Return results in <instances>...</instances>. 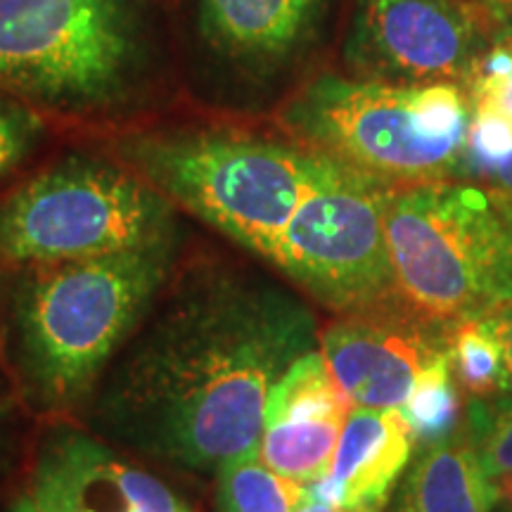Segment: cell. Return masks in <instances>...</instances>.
Returning a JSON list of instances; mask_svg holds the SVG:
<instances>
[{"label":"cell","instance_id":"obj_1","mask_svg":"<svg viewBox=\"0 0 512 512\" xmlns=\"http://www.w3.org/2000/svg\"><path fill=\"white\" fill-rule=\"evenodd\" d=\"M318 335L311 311L280 287L192 275L102 373L91 430L159 465L219 472L259 446L273 384Z\"/></svg>","mask_w":512,"mask_h":512},{"label":"cell","instance_id":"obj_2","mask_svg":"<svg viewBox=\"0 0 512 512\" xmlns=\"http://www.w3.org/2000/svg\"><path fill=\"white\" fill-rule=\"evenodd\" d=\"M171 264L174 238L31 266L15 299V363L29 399L46 411H69L91 399L155 306Z\"/></svg>","mask_w":512,"mask_h":512},{"label":"cell","instance_id":"obj_3","mask_svg":"<svg viewBox=\"0 0 512 512\" xmlns=\"http://www.w3.org/2000/svg\"><path fill=\"white\" fill-rule=\"evenodd\" d=\"M384 235L396 302L451 335L512 304V204L472 181L389 188Z\"/></svg>","mask_w":512,"mask_h":512},{"label":"cell","instance_id":"obj_4","mask_svg":"<svg viewBox=\"0 0 512 512\" xmlns=\"http://www.w3.org/2000/svg\"><path fill=\"white\" fill-rule=\"evenodd\" d=\"M470 100L460 83L323 74L280 112L294 143L384 188L463 181Z\"/></svg>","mask_w":512,"mask_h":512},{"label":"cell","instance_id":"obj_5","mask_svg":"<svg viewBox=\"0 0 512 512\" xmlns=\"http://www.w3.org/2000/svg\"><path fill=\"white\" fill-rule=\"evenodd\" d=\"M121 155L171 204L271 264L325 164L323 155L294 140L226 128L140 136Z\"/></svg>","mask_w":512,"mask_h":512},{"label":"cell","instance_id":"obj_6","mask_svg":"<svg viewBox=\"0 0 512 512\" xmlns=\"http://www.w3.org/2000/svg\"><path fill=\"white\" fill-rule=\"evenodd\" d=\"M138 171L67 157L0 200V259L19 266L91 259L174 238V211Z\"/></svg>","mask_w":512,"mask_h":512},{"label":"cell","instance_id":"obj_7","mask_svg":"<svg viewBox=\"0 0 512 512\" xmlns=\"http://www.w3.org/2000/svg\"><path fill=\"white\" fill-rule=\"evenodd\" d=\"M126 0H0V91L86 110L126 88L136 64Z\"/></svg>","mask_w":512,"mask_h":512},{"label":"cell","instance_id":"obj_8","mask_svg":"<svg viewBox=\"0 0 512 512\" xmlns=\"http://www.w3.org/2000/svg\"><path fill=\"white\" fill-rule=\"evenodd\" d=\"M387 190L325 157L283 230L273 264L337 316L399 304L384 235Z\"/></svg>","mask_w":512,"mask_h":512},{"label":"cell","instance_id":"obj_9","mask_svg":"<svg viewBox=\"0 0 512 512\" xmlns=\"http://www.w3.org/2000/svg\"><path fill=\"white\" fill-rule=\"evenodd\" d=\"M496 31L470 0H356L344 62L356 79L463 86Z\"/></svg>","mask_w":512,"mask_h":512},{"label":"cell","instance_id":"obj_10","mask_svg":"<svg viewBox=\"0 0 512 512\" xmlns=\"http://www.w3.org/2000/svg\"><path fill=\"white\" fill-rule=\"evenodd\" d=\"M320 354L354 408L401 411L425 370L448 351V337L399 304L337 316L318 335Z\"/></svg>","mask_w":512,"mask_h":512},{"label":"cell","instance_id":"obj_11","mask_svg":"<svg viewBox=\"0 0 512 512\" xmlns=\"http://www.w3.org/2000/svg\"><path fill=\"white\" fill-rule=\"evenodd\" d=\"M29 491L62 512H188L162 479L67 425L43 437Z\"/></svg>","mask_w":512,"mask_h":512},{"label":"cell","instance_id":"obj_12","mask_svg":"<svg viewBox=\"0 0 512 512\" xmlns=\"http://www.w3.org/2000/svg\"><path fill=\"white\" fill-rule=\"evenodd\" d=\"M351 411L320 349L306 351L268 394L259 456L278 475L318 484L328 477Z\"/></svg>","mask_w":512,"mask_h":512},{"label":"cell","instance_id":"obj_13","mask_svg":"<svg viewBox=\"0 0 512 512\" xmlns=\"http://www.w3.org/2000/svg\"><path fill=\"white\" fill-rule=\"evenodd\" d=\"M413 444L401 411L354 408L344 422L328 477L309 489L344 510H382L411 463Z\"/></svg>","mask_w":512,"mask_h":512},{"label":"cell","instance_id":"obj_14","mask_svg":"<svg viewBox=\"0 0 512 512\" xmlns=\"http://www.w3.org/2000/svg\"><path fill=\"white\" fill-rule=\"evenodd\" d=\"M325 5L328 0H200V31L230 60L266 67L309 41Z\"/></svg>","mask_w":512,"mask_h":512},{"label":"cell","instance_id":"obj_15","mask_svg":"<svg viewBox=\"0 0 512 512\" xmlns=\"http://www.w3.org/2000/svg\"><path fill=\"white\" fill-rule=\"evenodd\" d=\"M465 437V434H463ZM451 437L422 446L396 491L392 512H491L498 491L475 444Z\"/></svg>","mask_w":512,"mask_h":512},{"label":"cell","instance_id":"obj_16","mask_svg":"<svg viewBox=\"0 0 512 512\" xmlns=\"http://www.w3.org/2000/svg\"><path fill=\"white\" fill-rule=\"evenodd\" d=\"M219 512H297L309 501V486L278 475L259 456V446L221 465Z\"/></svg>","mask_w":512,"mask_h":512},{"label":"cell","instance_id":"obj_17","mask_svg":"<svg viewBox=\"0 0 512 512\" xmlns=\"http://www.w3.org/2000/svg\"><path fill=\"white\" fill-rule=\"evenodd\" d=\"M401 415L411 427L415 441H420L422 446L456 437L463 418V401H460V387L453 380L448 351L425 370V375L415 384L411 399L401 408Z\"/></svg>","mask_w":512,"mask_h":512},{"label":"cell","instance_id":"obj_18","mask_svg":"<svg viewBox=\"0 0 512 512\" xmlns=\"http://www.w3.org/2000/svg\"><path fill=\"white\" fill-rule=\"evenodd\" d=\"M448 363L453 380L475 401L503 394V358L479 320L458 325L448 335Z\"/></svg>","mask_w":512,"mask_h":512},{"label":"cell","instance_id":"obj_19","mask_svg":"<svg viewBox=\"0 0 512 512\" xmlns=\"http://www.w3.org/2000/svg\"><path fill=\"white\" fill-rule=\"evenodd\" d=\"M463 88L472 112L496 114L512 124V46L498 36V31Z\"/></svg>","mask_w":512,"mask_h":512},{"label":"cell","instance_id":"obj_20","mask_svg":"<svg viewBox=\"0 0 512 512\" xmlns=\"http://www.w3.org/2000/svg\"><path fill=\"white\" fill-rule=\"evenodd\" d=\"M43 136V121L27 102L0 91V178L27 159Z\"/></svg>","mask_w":512,"mask_h":512},{"label":"cell","instance_id":"obj_21","mask_svg":"<svg viewBox=\"0 0 512 512\" xmlns=\"http://www.w3.org/2000/svg\"><path fill=\"white\" fill-rule=\"evenodd\" d=\"M475 451L491 479L512 475V396L501 394L477 418Z\"/></svg>","mask_w":512,"mask_h":512},{"label":"cell","instance_id":"obj_22","mask_svg":"<svg viewBox=\"0 0 512 512\" xmlns=\"http://www.w3.org/2000/svg\"><path fill=\"white\" fill-rule=\"evenodd\" d=\"M482 328L494 339L503 358V394L512 396V304H505L501 309L489 313L482 320Z\"/></svg>","mask_w":512,"mask_h":512},{"label":"cell","instance_id":"obj_23","mask_svg":"<svg viewBox=\"0 0 512 512\" xmlns=\"http://www.w3.org/2000/svg\"><path fill=\"white\" fill-rule=\"evenodd\" d=\"M482 185H489V188L501 192L505 200L512 204V152L503 159V164L498 166L494 174L486 178Z\"/></svg>","mask_w":512,"mask_h":512},{"label":"cell","instance_id":"obj_24","mask_svg":"<svg viewBox=\"0 0 512 512\" xmlns=\"http://www.w3.org/2000/svg\"><path fill=\"white\" fill-rule=\"evenodd\" d=\"M479 10H484L498 27L512 22V0H470Z\"/></svg>","mask_w":512,"mask_h":512},{"label":"cell","instance_id":"obj_25","mask_svg":"<svg viewBox=\"0 0 512 512\" xmlns=\"http://www.w3.org/2000/svg\"><path fill=\"white\" fill-rule=\"evenodd\" d=\"M8 512H62V510H57V508H53V505L43 503L41 498H36V496L31 494V491L27 489L22 496L17 498L15 503L10 505Z\"/></svg>","mask_w":512,"mask_h":512},{"label":"cell","instance_id":"obj_26","mask_svg":"<svg viewBox=\"0 0 512 512\" xmlns=\"http://www.w3.org/2000/svg\"><path fill=\"white\" fill-rule=\"evenodd\" d=\"M309 491H311V489H309ZM297 512H349V510L339 508V505L330 503V501H323V498H318V496L311 494L309 501H306Z\"/></svg>","mask_w":512,"mask_h":512},{"label":"cell","instance_id":"obj_27","mask_svg":"<svg viewBox=\"0 0 512 512\" xmlns=\"http://www.w3.org/2000/svg\"><path fill=\"white\" fill-rule=\"evenodd\" d=\"M494 484H496L498 496H501L503 501L510 505V510H512V475L498 477V479H494Z\"/></svg>","mask_w":512,"mask_h":512},{"label":"cell","instance_id":"obj_28","mask_svg":"<svg viewBox=\"0 0 512 512\" xmlns=\"http://www.w3.org/2000/svg\"><path fill=\"white\" fill-rule=\"evenodd\" d=\"M498 36H501L505 43H510V46H512V22L503 24V27H498Z\"/></svg>","mask_w":512,"mask_h":512},{"label":"cell","instance_id":"obj_29","mask_svg":"<svg viewBox=\"0 0 512 512\" xmlns=\"http://www.w3.org/2000/svg\"><path fill=\"white\" fill-rule=\"evenodd\" d=\"M0 446H3V406H0Z\"/></svg>","mask_w":512,"mask_h":512},{"label":"cell","instance_id":"obj_30","mask_svg":"<svg viewBox=\"0 0 512 512\" xmlns=\"http://www.w3.org/2000/svg\"><path fill=\"white\" fill-rule=\"evenodd\" d=\"M349 512H382V510H349Z\"/></svg>","mask_w":512,"mask_h":512}]
</instances>
